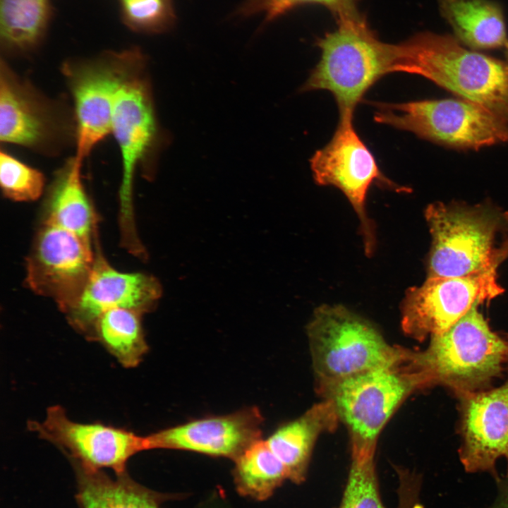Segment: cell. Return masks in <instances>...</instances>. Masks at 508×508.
<instances>
[{
	"instance_id": "1",
	"label": "cell",
	"mask_w": 508,
	"mask_h": 508,
	"mask_svg": "<svg viewBox=\"0 0 508 508\" xmlns=\"http://www.w3.org/2000/svg\"><path fill=\"white\" fill-rule=\"evenodd\" d=\"M389 72L421 75L508 117V62L471 49L453 35L423 32L391 44Z\"/></svg>"
},
{
	"instance_id": "2",
	"label": "cell",
	"mask_w": 508,
	"mask_h": 508,
	"mask_svg": "<svg viewBox=\"0 0 508 508\" xmlns=\"http://www.w3.org/2000/svg\"><path fill=\"white\" fill-rule=\"evenodd\" d=\"M412 351L392 365L317 387L347 428L351 457L374 456L378 436L398 407L411 393L433 385L413 363Z\"/></svg>"
},
{
	"instance_id": "3",
	"label": "cell",
	"mask_w": 508,
	"mask_h": 508,
	"mask_svg": "<svg viewBox=\"0 0 508 508\" xmlns=\"http://www.w3.org/2000/svg\"><path fill=\"white\" fill-rule=\"evenodd\" d=\"M432 237L427 277H462L500 264L508 257V213L491 205H428Z\"/></svg>"
},
{
	"instance_id": "4",
	"label": "cell",
	"mask_w": 508,
	"mask_h": 508,
	"mask_svg": "<svg viewBox=\"0 0 508 508\" xmlns=\"http://www.w3.org/2000/svg\"><path fill=\"white\" fill-rule=\"evenodd\" d=\"M478 307L430 337L426 349L413 351L416 367L458 397L484 390L508 363V339L490 329Z\"/></svg>"
},
{
	"instance_id": "5",
	"label": "cell",
	"mask_w": 508,
	"mask_h": 508,
	"mask_svg": "<svg viewBox=\"0 0 508 508\" xmlns=\"http://www.w3.org/2000/svg\"><path fill=\"white\" fill-rule=\"evenodd\" d=\"M146 64L126 79L115 97L111 133L120 150L122 176L119 190L121 242L138 245L133 206V181L137 169L148 180L155 174L159 154L167 140L157 119Z\"/></svg>"
},
{
	"instance_id": "6",
	"label": "cell",
	"mask_w": 508,
	"mask_h": 508,
	"mask_svg": "<svg viewBox=\"0 0 508 508\" xmlns=\"http://www.w3.org/2000/svg\"><path fill=\"white\" fill-rule=\"evenodd\" d=\"M338 23L317 40L320 59L301 90H327L339 116L353 115L367 91L390 73L391 44L380 41L358 13Z\"/></svg>"
},
{
	"instance_id": "7",
	"label": "cell",
	"mask_w": 508,
	"mask_h": 508,
	"mask_svg": "<svg viewBox=\"0 0 508 508\" xmlns=\"http://www.w3.org/2000/svg\"><path fill=\"white\" fill-rule=\"evenodd\" d=\"M307 334L318 387L392 365L408 350L389 344L370 322L341 305L318 307Z\"/></svg>"
},
{
	"instance_id": "8",
	"label": "cell",
	"mask_w": 508,
	"mask_h": 508,
	"mask_svg": "<svg viewBox=\"0 0 508 508\" xmlns=\"http://www.w3.org/2000/svg\"><path fill=\"white\" fill-rule=\"evenodd\" d=\"M376 122L458 149H478L508 141V117L462 99L373 104Z\"/></svg>"
},
{
	"instance_id": "9",
	"label": "cell",
	"mask_w": 508,
	"mask_h": 508,
	"mask_svg": "<svg viewBox=\"0 0 508 508\" xmlns=\"http://www.w3.org/2000/svg\"><path fill=\"white\" fill-rule=\"evenodd\" d=\"M145 63L140 51L108 52L64 63L62 73L71 93L76 125L75 157L83 162L111 133L115 97L128 76Z\"/></svg>"
},
{
	"instance_id": "10",
	"label": "cell",
	"mask_w": 508,
	"mask_h": 508,
	"mask_svg": "<svg viewBox=\"0 0 508 508\" xmlns=\"http://www.w3.org/2000/svg\"><path fill=\"white\" fill-rule=\"evenodd\" d=\"M74 113L42 95L4 61L0 66V140L54 155L73 141Z\"/></svg>"
},
{
	"instance_id": "11",
	"label": "cell",
	"mask_w": 508,
	"mask_h": 508,
	"mask_svg": "<svg viewBox=\"0 0 508 508\" xmlns=\"http://www.w3.org/2000/svg\"><path fill=\"white\" fill-rule=\"evenodd\" d=\"M310 165L318 185L334 186L346 197L358 217L365 254H373L375 226L365 210L369 188L376 182L395 190H403L381 172L374 155L354 127L353 115L339 116L331 140L313 154Z\"/></svg>"
},
{
	"instance_id": "12",
	"label": "cell",
	"mask_w": 508,
	"mask_h": 508,
	"mask_svg": "<svg viewBox=\"0 0 508 508\" xmlns=\"http://www.w3.org/2000/svg\"><path fill=\"white\" fill-rule=\"evenodd\" d=\"M499 265L462 277H427L421 285L408 289L401 303L404 333L424 340L447 330L473 306L502 294Z\"/></svg>"
},
{
	"instance_id": "13",
	"label": "cell",
	"mask_w": 508,
	"mask_h": 508,
	"mask_svg": "<svg viewBox=\"0 0 508 508\" xmlns=\"http://www.w3.org/2000/svg\"><path fill=\"white\" fill-rule=\"evenodd\" d=\"M95 254L75 235L42 222L26 260L25 282L34 293L53 299L64 313L87 282Z\"/></svg>"
},
{
	"instance_id": "14",
	"label": "cell",
	"mask_w": 508,
	"mask_h": 508,
	"mask_svg": "<svg viewBox=\"0 0 508 508\" xmlns=\"http://www.w3.org/2000/svg\"><path fill=\"white\" fill-rule=\"evenodd\" d=\"M30 430L66 453L71 462L92 470L109 468L126 473L130 459L145 451L143 436L102 423L71 420L60 406L47 409L45 418L28 423Z\"/></svg>"
},
{
	"instance_id": "15",
	"label": "cell",
	"mask_w": 508,
	"mask_h": 508,
	"mask_svg": "<svg viewBox=\"0 0 508 508\" xmlns=\"http://www.w3.org/2000/svg\"><path fill=\"white\" fill-rule=\"evenodd\" d=\"M162 295V285L154 276L119 271L97 253L87 282L64 313L68 324L86 338L103 313L126 308L143 315L157 306Z\"/></svg>"
},
{
	"instance_id": "16",
	"label": "cell",
	"mask_w": 508,
	"mask_h": 508,
	"mask_svg": "<svg viewBox=\"0 0 508 508\" xmlns=\"http://www.w3.org/2000/svg\"><path fill=\"white\" fill-rule=\"evenodd\" d=\"M459 397L461 461L466 471H488L498 481L497 460L504 457L508 464V377L497 388Z\"/></svg>"
},
{
	"instance_id": "17",
	"label": "cell",
	"mask_w": 508,
	"mask_h": 508,
	"mask_svg": "<svg viewBox=\"0 0 508 508\" xmlns=\"http://www.w3.org/2000/svg\"><path fill=\"white\" fill-rule=\"evenodd\" d=\"M262 422L258 409L247 408L143 436L144 448L188 450L235 460L250 445L261 439Z\"/></svg>"
},
{
	"instance_id": "18",
	"label": "cell",
	"mask_w": 508,
	"mask_h": 508,
	"mask_svg": "<svg viewBox=\"0 0 508 508\" xmlns=\"http://www.w3.org/2000/svg\"><path fill=\"white\" fill-rule=\"evenodd\" d=\"M82 164L73 156L57 171L44 200L42 222L72 233L93 249L95 214L82 181Z\"/></svg>"
},
{
	"instance_id": "19",
	"label": "cell",
	"mask_w": 508,
	"mask_h": 508,
	"mask_svg": "<svg viewBox=\"0 0 508 508\" xmlns=\"http://www.w3.org/2000/svg\"><path fill=\"white\" fill-rule=\"evenodd\" d=\"M339 418L327 400L318 403L296 419L277 428L266 442L284 466L288 480H306L310 457L318 437L336 428Z\"/></svg>"
},
{
	"instance_id": "20",
	"label": "cell",
	"mask_w": 508,
	"mask_h": 508,
	"mask_svg": "<svg viewBox=\"0 0 508 508\" xmlns=\"http://www.w3.org/2000/svg\"><path fill=\"white\" fill-rule=\"evenodd\" d=\"M441 16L453 36L476 51L505 47L506 21L500 4L491 0H439Z\"/></svg>"
},
{
	"instance_id": "21",
	"label": "cell",
	"mask_w": 508,
	"mask_h": 508,
	"mask_svg": "<svg viewBox=\"0 0 508 508\" xmlns=\"http://www.w3.org/2000/svg\"><path fill=\"white\" fill-rule=\"evenodd\" d=\"M72 463L82 508H159L157 495L135 482L127 472L112 478L102 470Z\"/></svg>"
},
{
	"instance_id": "22",
	"label": "cell",
	"mask_w": 508,
	"mask_h": 508,
	"mask_svg": "<svg viewBox=\"0 0 508 508\" xmlns=\"http://www.w3.org/2000/svg\"><path fill=\"white\" fill-rule=\"evenodd\" d=\"M142 316L131 309L109 310L96 320L86 339L99 343L123 367L135 368L148 350Z\"/></svg>"
},
{
	"instance_id": "23",
	"label": "cell",
	"mask_w": 508,
	"mask_h": 508,
	"mask_svg": "<svg viewBox=\"0 0 508 508\" xmlns=\"http://www.w3.org/2000/svg\"><path fill=\"white\" fill-rule=\"evenodd\" d=\"M235 481L239 492L263 500L270 497L285 480L286 470L266 440H257L236 459Z\"/></svg>"
},
{
	"instance_id": "24",
	"label": "cell",
	"mask_w": 508,
	"mask_h": 508,
	"mask_svg": "<svg viewBox=\"0 0 508 508\" xmlns=\"http://www.w3.org/2000/svg\"><path fill=\"white\" fill-rule=\"evenodd\" d=\"M48 0H1V39L6 47L27 50L39 41L47 23Z\"/></svg>"
},
{
	"instance_id": "25",
	"label": "cell",
	"mask_w": 508,
	"mask_h": 508,
	"mask_svg": "<svg viewBox=\"0 0 508 508\" xmlns=\"http://www.w3.org/2000/svg\"><path fill=\"white\" fill-rule=\"evenodd\" d=\"M337 508H385L374 456L351 458L347 479Z\"/></svg>"
},
{
	"instance_id": "26",
	"label": "cell",
	"mask_w": 508,
	"mask_h": 508,
	"mask_svg": "<svg viewBox=\"0 0 508 508\" xmlns=\"http://www.w3.org/2000/svg\"><path fill=\"white\" fill-rule=\"evenodd\" d=\"M0 184L6 198L16 202H31L42 196L45 178L38 169L1 150Z\"/></svg>"
},
{
	"instance_id": "27",
	"label": "cell",
	"mask_w": 508,
	"mask_h": 508,
	"mask_svg": "<svg viewBox=\"0 0 508 508\" xmlns=\"http://www.w3.org/2000/svg\"><path fill=\"white\" fill-rule=\"evenodd\" d=\"M126 20L133 28L158 31L172 18L169 0H121Z\"/></svg>"
},
{
	"instance_id": "28",
	"label": "cell",
	"mask_w": 508,
	"mask_h": 508,
	"mask_svg": "<svg viewBox=\"0 0 508 508\" xmlns=\"http://www.w3.org/2000/svg\"><path fill=\"white\" fill-rule=\"evenodd\" d=\"M356 0H249L242 9L246 14L264 13L267 20L284 14L290 9L304 4H317L332 11L337 19L358 13Z\"/></svg>"
},
{
	"instance_id": "29",
	"label": "cell",
	"mask_w": 508,
	"mask_h": 508,
	"mask_svg": "<svg viewBox=\"0 0 508 508\" xmlns=\"http://www.w3.org/2000/svg\"><path fill=\"white\" fill-rule=\"evenodd\" d=\"M498 494L495 502L488 508H508V473L505 478L497 481Z\"/></svg>"
},
{
	"instance_id": "30",
	"label": "cell",
	"mask_w": 508,
	"mask_h": 508,
	"mask_svg": "<svg viewBox=\"0 0 508 508\" xmlns=\"http://www.w3.org/2000/svg\"><path fill=\"white\" fill-rule=\"evenodd\" d=\"M504 49H505L506 57H507V61L508 62V44L506 45V47H504Z\"/></svg>"
}]
</instances>
